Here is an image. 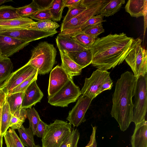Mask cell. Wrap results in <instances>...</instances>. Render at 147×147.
Here are the masks:
<instances>
[{"label":"cell","instance_id":"cell-15","mask_svg":"<svg viewBox=\"0 0 147 147\" xmlns=\"http://www.w3.org/2000/svg\"><path fill=\"white\" fill-rule=\"evenodd\" d=\"M36 80L32 82L24 92L22 108L26 109L31 108L40 102L42 98L43 93L38 86Z\"/></svg>","mask_w":147,"mask_h":147},{"label":"cell","instance_id":"cell-37","mask_svg":"<svg viewBox=\"0 0 147 147\" xmlns=\"http://www.w3.org/2000/svg\"><path fill=\"white\" fill-rule=\"evenodd\" d=\"M81 32L96 39L99 34L104 32L105 30L102 24L100 23L88 26Z\"/></svg>","mask_w":147,"mask_h":147},{"label":"cell","instance_id":"cell-33","mask_svg":"<svg viewBox=\"0 0 147 147\" xmlns=\"http://www.w3.org/2000/svg\"><path fill=\"white\" fill-rule=\"evenodd\" d=\"M21 17L16 11V8L11 5L0 6V20L15 19Z\"/></svg>","mask_w":147,"mask_h":147},{"label":"cell","instance_id":"cell-25","mask_svg":"<svg viewBox=\"0 0 147 147\" xmlns=\"http://www.w3.org/2000/svg\"><path fill=\"white\" fill-rule=\"evenodd\" d=\"M24 92L6 94V100L12 114L21 107Z\"/></svg>","mask_w":147,"mask_h":147},{"label":"cell","instance_id":"cell-46","mask_svg":"<svg viewBox=\"0 0 147 147\" xmlns=\"http://www.w3.org/2000/svg\"><path fill=\"white\" fill-rule=\"evenodd\" d=\"M3 137L0 133V147H2L3 144Z\"/></svg>","mask_w":147,"mask_h":147},{"label":"cell","instance_id":"cell-45","mask_svg":"<svg viewBox=\"0 0 147 147\" xmlns=\"http://www.w3.org/2000/svg\"><path fill=\"white\" fill-rule=\"evenodd\" d=\"M13 1L12 0H0V6L6 2Z\"/></svg>","mask_w":147,"mask_h":147},{"label":"cell","instance_id":"cell-32","mask_svg":"<svg viewBox=\"0 0 147 147\" xmlns=\"http://www.w3.org/2000/svg\"><path fill=\"white\" fill-rule=\"evenodd\" d=\"M26 110L27 118L29 122V128L34 136L37 125L41 119L38 112L34 107L27 109Z\"/></svg>","mask_w":147,"mask_h":147},{"label":"cell","instance_id":"cell-8","mask_svg":"<svg viewBox=\"0 0 147 147\" xmlns=\"http://www.w3.org/2000/svg\"><path fill=\"white\" fill-rule=\"evenodd\" d=\"M107 70L97 69L88 78H86L84 86L80 90L81 94L93 100L100 94L101 88L110 76Z\"/></svg>","mask_w":147,"mask_h":147},{"label":"cell","instance_id":"cell-24","mask_svg":"<svg viewBox=\"0 0 147 147\" xmlns=\"http://www.w3.org/2000/svg\"><path fill=\"white\" fill-rule=\"evenodd\" d=\"M43 7L39 5L34 0L29 4L16 8V11L21 17L30 18Z\"/></svg>","mask_w":147,"mask_h":147},{"label":"cell","instance_id":"cell-28","mask_svg":"<svg viewBox=\"0 0 147 147\" xmlns=\"http://www.w3.org/2000/svg\"><path fill=\"white\" fill-rule=\"evenodd\" d=\"M20 139L24 146L33 147L36 145L34 139V134L30 128H26L23 125L18 129Z\"/></svg>","mask_w":147,"mask_h":147},{"label":"cell","instance_id":"cell-35","mask_svg":"<svg viewBox=\"0 0 147 147\" xmlns=\"http://www.w3.org/2000/svg\"><path fill=\"white\" fill-rule=\"evenodd\" d=\"M89 7L83 5L81 3V1L80 3L78 6L69 8L66 15L64 18L61 24L68 22L71 19L85 10Z\"/></svg>","mask_w":147,"mask_h":147},{"label":"cell","instance_id":"cell-49","mask_svg":"<svg viewBox=\"0 0 147 147\" xmlns=\"http://www.w3.org/2000/svg\"><path fill=\"white\" fill-rule=\"evenodd\" d=\"M1 57V51L0 50V57Z\"/></svg>","mask_w":147,"mask_h":147},{"label":"cell","instance_id":"cell-48","mask_svg":"<svg viewBox=\"0 0 147 147\" xmlns=\"http://www.w3.org/2000/svg\"><path fill=\"white\" fill-rule=\"evenodd\" d=\"M33 147H42L40 146L39 145H36L35 146H34Z\"/></svg>","mask_w":147,"mask_h":147},{"label":"cell","instance_id":"cell-14","mask_svg":"<svg viewBox=\"0 0 147 147\" xmlns=\"http://www.w3.org/2000/svg\"><path fill=\"white\" fill-rule=\"evenodd\" d=\"M29 43L30 42L10 36L0 35V50L1 57L9 58Z\"/></svg>","mask_w":147,"mask_h":147},{"label":"cell","instance_id":"cell-19","mask_svg":"<svg viewBox=\"0 0 147 147\" xmlns=\"http://www.w3.org/2000/svg\"><path fill=\"white\" fill-rule=\"evenodd\" d=\"M56 42L59 50L63 53L82 51L87 49L82 46L71 37L58 35Z\"/></svg>","mask_w":147,"mask_h":147},{"label":"cell","instance_id":"cell-40","mask_svg":"<svg viewBox=\"0 0 147 147\" xmlns=\"http://www.w3.org/2000/svg\"><path fill=\"white\" fill-rule=\"evenodd\" d=\"M47 125L42 121L41 119L39 121L37 125L35 135L40 138L43 136Z\"/></svg>","mask_w":147,"mask_h":147},{"label":"cell","instance_id":"cell-4","mask_svg":"<svg viewBox=\"0 0 147 147\" xmlns=\"http://www.w3.org/2000/svg\"><path fill=\"white\" fill-rule=\"evenodd\" d=\"M71 125L57 119L47 125L42 138V147H60L71 131Z\"/></svg>","mask_w":147,"mask_h":147},{"label":"cell","instance_id":"cell-41","mask_svg":"<svg viewBox=\"0 0 147 147\" xmlns=\"http://www.w3.org/2000/svg\"><path fill=\"white\" fill-rule=\"evenodd\" d=\"M6 93L0 89V133L1 134V118L3 106L6 101Z\"/></svg>","mask_w":147,"mask_h":147},{"label":"cell","instance_id":"cell-44","mask_svg":"<svg viewBox=\"0 0 147 147\" xmlns=\"http://www.w3.org/2000/svg\"><path fill=\"white\" fill-rule=\"evenodd\" d=\"M92 127V131L90 136L89 142H90L91 147H96L97 143L96 142L95 134L97 127L95 126Z\"/></svg>","mask_w":147,"mask_h":147},{"label":"cell","instance_id":"cell-11","mask_svg":"<svg viewBox=\"0 0 147 147\" xmlns=\"http://www.w3.org/2000/svg\"><path fill=\"white\" fill-rule=\"evenodd\" d=\"M57 32L56 30L44 31L25 28L1 32L0 35L10 36L30 42L42 38L52 36Z\"/></svg>","mask_w":147,"mask_h":147},{"label":"cell","instance_id":"cell-5","mask_svg":"<svg viewBox=\"0 0 147 147\" xmlns=\"http://www.w3.org/2000/svg\"><path fill=\"white\" fill-rule=\"evenodd\" d=\"M142 42L139 38L134 39L131 48L125 59L137 78L147 72V51L142 46Z\"/></svg>","mask_w":147,"mask_h":147},{"label":"cell","instance_id":"cell-2","mask_svg":"<svg viewBox=\"0 0 147 147\" xmlns=\"http://www.w3.org/2000/svg\"><path fill=\"white\" fill-rule=\"evenodd\" d=\"M137 78L130 71L123 73L116 82L112 95V117L118 123L120 129L125 131L133 118L134 96Z\"/></svg>","mask_w":147,"mask_h":147},{"label":"cell","instance_id":"cell-22","mask_svg":"<svg viewBox=\"0 0 147 147\" xmlns=\"http://www.w3.org/2000/svg\"><path fill=\"white\" fill-rule=\"evenodd\" d=\"M125 2V0H107L100 10L99 14L103 17L113 15L120 10Z\"/></svg>","mask_w":147,"mask_h":147},{"label":"cell","instance_id":"cell-1","mask_svg":"<svg viewBox=\"0 0 147 147\" xmlns=\"http://www.w3.org/2000/svg\"><path fill=\"white\" fill-rule=\"evenodd\" d=\"M134 39L123 32L97 38L91 48L92 56L91 64L104 70L119 65L130 51Z\"/></svg>","mask_w":147,"mask_h":147},{"label":"cell","instance_id":"cell-18","mask_svg":"<svg viewBox=\"0 0 147 147\" xmlns=\"http://www.w3.org/2000/svg\"><path fill=\"white\" fill-rule=\"evenodd\" d=\"M131 143V147H147V121L135 125Z\"/></svg>","mask_w":147,"mask_h":147},{"label":"cell","instance_id":"cell-47","mask_svg":"<svg viewBox=\"0 0 147 147\" xmlns=\"http://www.w3.org/2000/svg\"><path fill=\"white\" fill-rule=\"evenodd\" d=\"M85 147H91L90 142H89L87 145Z\"/></svg>","mask_w":147,"mask_h":147},{"label":"cell","instance_id":"cell-3","mask_svg":"<svg viewBox=\"0 0 147 147\" xmlns=\"http://www.w3.org/2000/svg\"><path fill=\"white\" fill-rule=\"evenodd\" d=\"M57 53L53 44L46 41L40 42L32 50L28 63L37 70L38 74L45 75L52 69Z\"/></svg>","mask_w":147,"mask_h":147},{"label":"cell","instance_id":"cell-12","mask_svg":"<svg viewBox=\"0 0 147 147\" xmlns=\"http://www.w3.org/2000/svg\"><path fill=\"white\" fill-rule=\"evenodd\" d=\"M92 100L86 96H81L75 106L69 111L67 120L74 127H78L86 121L85 115Z\"/></svg>","mask_w":147,"mask_h":147},{"label":"cell","instance_id":"cell-13","mask_svg":"<svg viewBox=\"0 0 147 147\" xmlns=\"http://www.w3.org/2000/svg\"><path fill=\"white\" fill-rule=\"evenodd\" d=\"M69 76L61 66L57 65L50 72L48 88V97L55 94L68 81Z\"/></svg>","mask_w":147,"mask_h":147},{"label":"cell","instance_id":"cell-30","mask_svg":"<svg viewBox=\"0 0 147 147\" xmlns=\"http://www.w3.org/2000/svg\"><path fill=\"white\" fill-rule=\"evenodd\" d=\"M11 117L12 114L6 100L3 107L1 118V134L3 136L9 127Z\"/></svg>","mask_w":147,"mask_h":147},{"label":"cell","instance_id":"cell-23","mask_svg":"<svg viewBox=\"0 0 147 147\" xmlns=\"http://www.w3.org/2000/svg\"><path fill=\"white\" fill-rule=\"evenodd\" d=\"M13 64L9 58L0 57V85L13 72Z\"/></svg>","mask_w":147,"mask_h":147},{"label":"cell","instance_id":"cell-9","mask_svg":"<svg viewBox=\"0 0 147 147\" xmlns=\"http://www.w3.org/2000/svg\"><path fill=\"white\" fill-rule=\"evenodd\" d=\"M37 71V69L27 62L13 72L7 79L0 85V89L3 90L7 93Z\"/></svg>","mask_w":147,"mask_h":147},{"label":"cell","instance_id":"cell-31","mask_svg":"<svg viewBox=\"0 0 147 147\" xmlns=\"http://www.w3.org/2000/svg\"><path fill=\"white\" fill-rule=\"evenodd\" d=\"M70 37L79 45L86 49H90L96 39L82 32Z\"/></svg>","mask_w":147,"mask_h":147},{"label":"cell","instance_id":"cell-10","mask_svg":"<svg viewBox=\"0 0 147 147\" xmlns=\"http://www.w3.org/2000/svg\"><path fill=\"white\" fill-rule=\"evenodd\" d=\"M107 1L99 0L98 2L89 7L68 22L61 24L60 32L79 27L92 17L99 14L100 10Z\"/></svg>","mask_w":147,"mask_h":147},{"label":"cell","instance_id":"cell-16","mask_svg":"<svg viewBox=\"0 0 147 147\" xmlns=\"http://www.w3.org/2000/svg\"><path fill=\"white\" fill-rule=\"evenodd\" d=\"M125 8L126 11L132 17L137 18L140 16H144V35L147 26V0H128Z\"/></svg>","mask_w":147,"mask_h":147},{"label":"cell","instance_id":"cell-43","mask_svg":"<svg viewBox=\"0 0 147 147\" xmlns=\"http://www.w3.org/2000/svg\"><path fill=\"white\" fill-rule=\"evenodd\" d=\"M81 1V0H64V7L69 8L78 6L80 3Z\"/></svg>","mask_w":147,"mask_h":147},{"label":"cell","instance_id":"cell-7","mask_svg":"<svg viewBox=\"0 0 147 147\" xmlns=\"http://www.w3.org/2000/svg\"><path fill=\"white\" fill-rule=\"evenodd\" d=\"M72 77H69L68 81L60 90L48 97L49 103L55 106L65 107L76 101L81 94L79 87L74 83Z\"/></svg>","mask_w":147,"mask_h":147},{"label":"cell","instance_id":"cell-6","mask_svg":"<svg viewBox=\"0 0 147 147\" xmlns=\"http://www.w3.org/2000/svg\"><path fill=\"white\" fill-rule=\"evenodd\" d=\"M134 96L132 122L136 125L145 120L147 109V74L137 78Z\"/></svg>","mask_w":147,"mask_h":147},{"label":"cell","instance_id":"cell-20","mask_svg":"<svg viewBox=\"0 0 147 147\" xmlns=\"http://www.w3.org/2000/svg\"><path fill=\"white\" fill-rule=\"evenodd\" d=\"M64 53L83 68L91 63L92 56L91 48L81 51L67 52Z\"/></svg>","mask_w":147,"mask_h":147},{"label":"cell","instance_id":"cell-27","mask_svg":"<svg viewBox=\"0 0 147 147\" xmlns=\"http://www.w3.org/2000/svg\"><path fill=\"white\" fill-rule=\"evenodd\" d=\"M48 5L52 16V20L60 21L62 18L63 11L65 7L64 0H52Z\"/></svg>","mask_w":147,"mask_h":147},{"label":"cell","instance_id":"cell-26","mask_svg":"<svg viewBox=\"0 0 147 147\" xmlns=\"http://www.w3.org/2000/svg\"><path fill=\"white\" fill-rule=\"evenodd\" d=\"M59 26L56 22L51 20L38 21L29 24V29L44 31H51L56 30Z\"/></svg>","mask_w":147,"mask_h":147},{"label":"cell","instance_id":"cell-39","mask_svg":"<svg viewBox=\"0 0 147 147\" xmlns=\"http://www.w3.org/2000/svg\"><path fill=\"white\" fill-rule=\"evenodd\" d=\"M12 115L23 124L27 118L26 109L21 107L15 111Z\"/></svg>","mask_w":147,"mask_h":147},{"label":"cell","instance_id":"cell-38","mask_svg":"<svg viewBox=\"0 0 147 147\" xmlns=\"http://www.w3.org/2000/svg\"><path fill=\"white\" fill-rule=\"evenodd\" d=\"M30 18L32 20L34 19L38 21L51 20L52 17L49 5L43 7L42 9L36 12L31 16Z\"/></svg>","mask_w":147,"mask_h":147},{"label":"cell","instance_id":"cell-17","mask_svg":"<svg viewBox=\"0 0 147 147\" xmlns=\"http://www.w3.org/2000/svg\"><path fill=\"white\" fill-rule=\"evenodd\" d=\"M28 18L0 20V33L7 31L28 28L29 24L35 22Z\"/></svg>","mask_w":147,"mask_h":147},{"label":"cell","instance_id":"cell-34","mask_svg":"<svg viewBox=\"0 0 147 147\" xmlns=\"http://www.w3.org/2000/svg\"><path fill=\"white\" fill-rule=\"evenodd\" d=\"M79 138L80 133L78 130L72 129L60 147H77Z\"/></svg>","mask_w":147,"mask_h":147},{"label":"cell","instance_id":"cell-36","mask_svg":"<svg viewBox=\"0 0 147 147\" xmlns=\"http://www.w3.org/2000/svg\"><path fill=\"white\" fill-rule=\"evenodd\" d=\"M38 75V71H37L27 78L17 86L7 92L6 94L24 92L32 82L34 80H37Z\"/></svg>","mask_w":147,"mask_h":147},{"label":"cell","instance_id":"cell-29","mask_svg":"<svg viewBox=\"0 0 147 147\" xmlns=\"http://www.w3.org/2000/svg\"><path fill=\"white\" fill-rule=\"evenodd\" d=\"M8 129L3 135L6 147H24L14 129Z\"/></svg>","mask_w":147,"mask_h":147},{"label":"cell","instance_id":"cell-42","mask_svg":"<svg viewBox=\"0 0 147 147\" xmlns=\"http://www.w3.org/2000/svg\"><path fill=\"white\" fill-rule=\"evenodd\" d=\"M113 86V82L110 77H109L102 85L100 90V94L107 90H111Z\"/></svg>","mask_w":147,"mask_h":147},{"label":"cell","instance_id":"cell-21","mask_svg":"<svg viewBox=\"0 0 147 147\" xmlns=\"http://www.w3.org/2000/svg\"><path fill=\"white\" fill-rule=\"evenodd\" d=\"M59 50L61 60V66L69 77L80 75L83 68L61 50Z\"/></svg>","mask_w":147,"mask_h":147}]
</instances>
